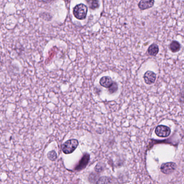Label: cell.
<instances>
[{"instance_id":"obj_1","label":"cell","mask_w":184,"mask_h":184,"mask_svg":"<svg viewBox=\"0 0 184 184\" xmlns=\"http://www.w3.org/2000/svg\"><path fill=\"white\" fill-rule=\"evenodd\" d=\"M79 145L77 139H72L65 141L62 146V151L65 155L71 154L74 152Z\"/></svg>"},{"instance_id":"obj_2","label":"cell","mask_w":184,"mask_h":184,"mask_svg":"<svg viewBox=\"0 0 184 184\" xmlns=\"http://www.w3.org/2000/svg\"><path fill=\"white\" fill-rule=\"evenodd\" d=\"M88 13V7L85 4L80 3L74 7L73 14L78 20H84L86 18Z\"/></svg>"},{"instance_id":"obj_3","label":"cell","mask_w":184,"mask_h":184,"mask_svg":"<svg viewBox=\"0 0 184 184\" xmlns=\"http://www.w3.org/2000/svg\"><path fill=\"white\" fill-rule=\"evenodd\" d=\"M90 156L88 153H85L79 161V164L74 167V170L76 171H80L85 168L90 161Z\"/></svg>"},{"instance_id":"obj_4","label":"cell","mask_w":184,"mask_h":184,"mask_svg":"<svg viewBox=\"0 0 184 184\" xmlns=\"http://www.w3.org/2000/svg\"><path fill=\"white\" fill-rule=\"evenodd\" d=\"M155 132L158 137H167L171 133V130L169 127L164 125H159L155 130Z\"/></svg>"},{"instance_id":"obj_5","label":"cell","mask_w":184,"mask_h":184,"mask_svg":"<svg viewBox=\"0 0 184 184\" xmlns=\"http://www.w3.org/2000/svg\"><path fill=\"white\" fill-rule=\"evenodd\" d=\"M176 166V164L172 162L164 163L161 165V170L164 174H170L175 170Z\"/></svg>"},{"instance_id":"obj_6","label":"cell","mask_w":184,"mask_h":184,"mask_svg":"<svg viewBox=\"0 0 184 184\" xmlns=\"http://www.w3.org/2000/svg\"><path fill=\"white\" fill-rule=\"evenodd\" d=\"M144 79L145 83L149 85L153 84L156 79V74L151 71H147L144 76Z\"/></svg>"},{"instance_id":"obj_7","label":"cell","mask_w":184,"mask_h":184,"mask_svg":"<svg viewBox=\"0 0 184 184\" xmlns=\"http://www.w3.org/2000/svg\"><path fill=\"white\" fill-rule=\"evenodd\" d=\"M154 0H141L138 4V7L141 10H145L152 8L154 5Z\"/></svg>"},{"instance_id":"obj_8","label":"cell","mask_w":184,"mask_h":184,"mask_svg":"<svg viewBox=\"0 0 184 184\" xmlns=\"http://www.w3.org/2000/svg\"><path fill=\"white\" fill-rule=\"evenodd\" d=\"M114 82L111 78L109 76L103 77L100 80V85L105 88H109Z\"/></svg>"},{"instance_id":"obj_9","label":"cell","mask_w":184,"mask_h":184,"mask_svg":"<svg viewBox=\"0 0 184 184\" xmlns=\"http://www.w3.org/2000/svg\"><path fill=\"white\" fill-rule=\"evenodd\" d=\"M159 52L158 46L156 44H152L149 47L148 53L151 56H156Z\"/></svg>"},{"instance_id":"obj_10","label":"cell","mask_w":184,"mask_h":184,"mask_svg":"<svg viewBox=\"0 0 184 184\" xmlns=\"http://www.w3.org/2000/svg\"><path fill=\"white\" fill-rule=\"evenodd\" d=\"M170 49L173 53H176L179 51L180 49V44L178 42L173 41L171 43Z\"/></svg>"},{"instance_id":"obj_11","label":"cell","mask_w":184,"mask_h":184,"mask_svg":"<svg viewBox=\"0 0 184 184\" xmlns=\"http://www.w3.org/2000/svg\"><path fill=\"white\" fill-rule=\"evenodd\" d=\"M87 2H88L89 8L92 10L96 9L97 8H98L100 6L98 0H88Z\"/></svg>"},{"instance_id":"obj_12","label":"cell","mask_w":184,"mask_h":184,"mask_svg":"<svg viewBox=\"0 0 184 184\" xmlns=\"http://www.w3.org/2000/svg\"><path fill=\"white\" fill-rule=\"evenodd\" d=\"M112 181L111 179L108 176H101L98 179L96 184H106V183H112Z\"/></svg>"},{"instance_id":"obj_13","label":"cell","mask_w":184,"mask_h":184,"mask_svg":"<svg viewBox=\"0 0 184 184\" xmlns=\"http://www.w3.org/2000/svg\"><path fill=\"white\" fill-rule=\"evenodd\" d=\"M48 158L49 159L50 161H56L57 158V155L56 152L54 150L50 151L47 154Z\"/></svg>"},{"instance_id":"obj_14","label":"cell","mask_w":184,"mask_h":184,"mask_svg":"<svg viewBox=\"0 0 184 184\" xmlns=\"http://www.w3.org/2000/svg\"><path fill=\"white\" fill-rule=\"evenodd\" d=\"M99 177H98V175L97 174H96L95 173H92L89 175V176L88 179L89 182L91 183H96L97 181H98Z\"/></svg>"},{"instance_id":"obj_15","label":"cell","mask_w":184,"mask_h":184,"mask_svg":"<svg viewBox=\"0 0 184 184\" xmlns=\"http://www.w3.org/2000/svg\"><path fill=\"white\" fill-rule=\"evenodd\" d=\"M117 90L118 85L116 82H114V83L112 84L111 86L109 88V91L111 94H114L115 92H116Z\"/></svg>"},{"instance_id":"obj_16","label":"cell","mask_w":184,"mask_h":184,"mask_svg":"<svg viewBox=\"0 0 184 184\" xmlns=\"http://www.w3.org/2000/svg\"><path fill=\"white\" fill-rule=\"evenodd\" d=\"M104 166L103 164L101 163H99L97 164L95 170L96 171V172L100 173L102 172V171L104 170Z\"/></svg>"},{"instance_id":"obj_17","label":"cell","mask_w":184,"mask_h":184,"mask_svg":"<svg viewBox=\"0 0 184 184\" xmlns=\"http://www.w3.org/2000/svg\"><path fill=\"white\" fill-rule=\"evenodd\" d=\"M42 1H43L44 2H48L51 1L52 0H41Z\"/></svg>"}]
</instances>
